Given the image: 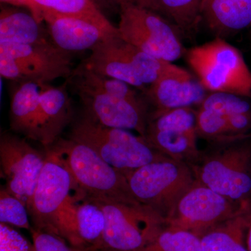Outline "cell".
Wrapping results in <instances>:
<instances>
[{
    "label": "cell",
    "mask_w": 251,
    "mask_h": 251,
    "mask_svg": "<svg viewBox=\"0 0 251 251\" xmlns=\"http://www.w3.org/2000/svg\"><path fill=\"white\" fill-rule=\"evenodd\" d=\"M69 79L83 105L84 113L105 126L135 130L145 138L148 109L138 94L115 95L94 88L75 75Z\"/></svg>",
    "instance_id": "cell-11"
},
{
    "label": "cell",
    "mask_w": 251,
    "mask_h": 251,
    "mask_svg": "<svg viewBox=\"0 0 251 251\" xmlns=\"http://www.w3.org/2000/svg\"><path fill=\"white\" fill-rule=\"evenodd\" d=\"M196 112L191 107L153 114L145 139L157 151L177 161L199 156Z\"/></svg>",
    "instance_id": "cell-13"
},
{
    "label": "cell",
    "mask_w": 251,
    "mask_h": 251,
    "mask_svg": "<svg viewBox=\"0 0 251 251\" xmlns=\"http://www.w3.org/2000/svg\"><path fill=\"white\" fill-rule=\"evenodd\" d=\"M202 21L216 37L251 27V0H202Z\"/></svg>",
    "instance_id": "cell-19"
},
{
    "label": "cell",
    "mask_w": 251,
    "mask_h": 251,
    "mask_svg": "<svg viewBox=\"0 0 251 251\" xmlns=\"http://www.w3.org/2000/svg\"><path fill=\"white\" fill-rule=\"evenodd\" d=\"M105 227V216L100 206L87 196L79 202L75 228L80 249L94 251L99 247Z\"/></svg>",
    "instance_id": "cell-23"
},
{
    "label": "cell",
    "mask_w": 251,
    "mask_h": 251,
    "mask_svg": "<svg viewBox=\"0 0 251 251\" xmlns=\"http://www.w3.org/2000/svg\"><path fill=\"white\" fill-rule=\"evenodd\" d=\"M250 36H251V29H250Z\"/></svg>",
    "instance_id": "cell-34"
},
{
    "label": "cell",
    "mask_w": 251,
    "mask_h": 251,
    "mask_svg": "<svg viewBox=\"0 0 251 251\" xmlns=\"http://www.w3.org/2000/svg\"><path fill=\"white\" fill-rule=\"evenodd\" d=\"M110 1L119 5L120 7L124 5L133 4L143 6L153 11L152 0H110Z\"/></svg>",
    "instance_id": "cell-31"
},
{
    "label": "cell",
    "mask_w": 251,
    "mask_h": 251,
    "mask_svg": "<svg viewBox=\"0 0 251 251\" xmlns=\"http://www.w3.org/2000/svg\"><path fill=\"white\" fill-rule=\"evenodd\" d=\"M169 63L145 53L119 36L97 44L83 64L100 75L144 89L160 77Z\"/></svg>",
    "instance_id": "cell-7"
},
{
    "label": "cell",
    "mask_w": 251,
    "mask_h": 251,
    "mask_svg": "<svg viewBox=\"0 0 251 251\" xmlns=\"http://www.w3.org/2000/svg\"><path fill=\"white\" fill-rule=\"evenodd\" d=\"M46 153L33 148L17 135L2 133L0 138V166L5 188L27 207L46 163Z\"/></svg>",
    "instance_id": "cell-14"
},
{
    "label": "cell",
    "mask_w": 251,
    "mask_h": 251,
    "mask_svg": "<svg viewBox=\"0 0 251 251\" xmlns=\"http://www.w3.org/2000/svg\"><path fill=\"white\" fill-rule=\"evenodd\" d=\"M251 221V206L239 215L208 229L201 236L202 251H249L246 232Z\"/></svg>",
    "instance_id": "cell-21"
},
{
    "label": "cell",
    "mask_w": 251,
    "mask_h": 251,
    "mask_svg": "<svg viewBox=\"0 0 251 251\" xmlns=\"http://www.w3.org/2000/svg\"><path fill=\"white\" fill-rule=\"evenodd\" d=\"M44 46L54 44L47 28L30 12L3 9L0 14V44Z\"/></svg>",
    "instance_id": "cell-20"
},
{
    "label": "cell",
    "mask_w": 251,
    "mask_h": 251,
    "mask_svg": "<svg viewBox=\"0 0 251 251\" xmlns=\"http://www.w3.org/2000/svg\"><path fill=\"white\" fill-rule=\"evenodd\" d=\"M120 37L155 58L173 63L186 52L174 25L152 10L138 5L120 6Z\"/></svg>",
    "instance_id": "cell-8"
},
{
    "label": "cell",
    "mask_w": 251,
    "mask_h": 251,
    "mask_svg": "<svg viewBox=\"0 0 251 251\" xmlns=\"http://www.w3.org/2000/svg\"><path fill=\"white\" fill-rule=\"evenodd\" d=\"M70 53L54 44L44 46L0 44V74L13 82L50 83L72 75Z\"/></svg>",
    "instance_id": "cell-9"
},
{
    "label": "cell",
    "mask_w": 251,
    "mask_h": 251,
    "mask_svg": "<svg viewBox=\"0 0 251 251\" xmlns=\"http://www.w3.org/2000/svg\"><path fill=\"white\" fill-rule=\"evenodd\" d=\"M27 206L19 198L11 194L4 186L0 190V223L27 229H32Z\"/></svg>",
    "instance_id": "cell-26"
},
{
    "label": "cell",
    "mask_w": 251,
    "mask_h": 251,
    "mask_svg": "<svg viewBox=\"0 0 251 251\" xmlns=\"http://www.w3.org/2000/svg\"><path fill=\"white\" fill-rule=\"evenodd\" d=\"M11 90L9 120L11 129L37 141L41 94L49 83L14 82Z\"/></svg>",
    "instance_id": "cell-18"
},
{
    "label": "cell",
    "mask_w": 251,
    "mask_h": 251,
    "mask_svg": "<svg viewBox=\"0 0 251 251\" xmlns=\"http://www.w3.org/2000/svg\"><path fill=\"white\" fill-rule=\"evenodd\" d=\"M200 108L218 112L226 117L240 113H251V105L244 97L225 92H211L206 95Z\"/></svg>",
    "instance_id": "cell-27"
},
{
    "label": "cell",
    "mask_w": 251,
    "mask_h": 251,
    "mask_svg": "<svg viewBox=\"0 0 251 251\" xmlns=\"http://www.w3.org/2000/svg\"><path fill=\"white\" fill-rule=\"evenodd\" d=\"M1 2L14 5V6H24L29 10V12L34 16L35 11L30 0H1Z\"/></svg>",
    "instance_id": "cell-32"
},
{
    "label": "cell",
    "mask_w": 251,
    "mask_h": 251,
    "mask_svg": "<svg viewBox=\"0 0 251 251\" xmlns=\"http://www.w3.org/2000/svg\"><path fill=\"white\" fill-rule=\"evenodd\" d=\"M246 242H247L248 251H251V221L248 227Z\"/></svg>",
    "instance_id": "cell-33"
},
{
    "label": "cell",
    "mask_w": 251,
    "mask_h": 251,
    "mask_svg": "<svg viewBox=\"0 0 251 251\" xmlns=\"http://www.w3.org/2000/svg\"><path fill=\"white\" fill-rule=\"evenodd\" d=\"M186 56L206 91L251 98V70L239 50L224 38L193 47Z\"/></svg>",
    "instance_id": "cell-4"
},
{
    "label": "cell",
    "mask_w": 251,
    "mask_h": 251,
    "mask_svg": "<svg viewBox=\"0 0 251 251\" xmlns=\"http://www.w3.org/2000/svg\"><path fill=\"white\" fill-rule=\"evenodd\" d=\"M90 198L100 206L105 216L103 237L94 251L139 250L152 243L166 227V219L142 203Z\"/></svg>",
    "instance_id": "cell-3"
},
{
    "label": "cell",
    "mask_w": 251,
    "mask_h": 251,
    "mask_svg": "<svg viewBox=\"0 0 251 251\" xmlns=\"http://www.w3.org/2000/svg\"><path fill=\"white\" fill-rule=\"evenodd\" d=\"M135 251H202L201 237L197 234L166 226L149 245Z\"/></svg>",
    "instance_id": "cell-25"
},
{
    "label": "cell",
    "mask_w": 251,
    "mask_h": 251,
    "mask_svg": "<svg viewBox=\"0 0 251 251\" xmlns=\"http://www.w3.org/2000/svg\"><path fill=\"white\" fill-rule=\"evenodd\" d=\"M250 206L249 202H232L196 179L166 219V225L201 237L208 229L239 215Z\"/></svg>",
    "instance_id": "cell-10"
},
{
    "label": "cell",
    "mask_w": 251,
    "mask_h": 251,
    "mask_svg": "<svg viewBox=\"0 0 251 251\" xmlns=\"http://www.w3.org/2000/svg\"><path fill=\"white\" fill-rule=\"evenodd\" d=\"M202 0H152L153 11L171 20L178 30L193 34L202 21Z\"/></svg>",
    "instance_id": "cell-24"
},
{
    "label": "cell",
    "mask_w": 251,
    "mask_h": 251,
    "mask_svg": "<svg viewBox=\"0 0 251 251\" xmlns=\"http://www.w3.org/2000/svg\"><path fill=\"white\" fill-rule=\"evenodd\" d=\"M49 148L57 153L87 196L120 202L140 203L130 191L128 180L85 144L59 138Z\"/></svg>",
    "instance_id": "cell-5"
},
{
    "label": "cell",
    "mask_w": 251,
    "mask_h": 251,
    "mask_svg": "<svg viewBox=\"0 0 251 251\" xmlns=\"http://www.w3.org/2000/svg\"><path fill=\"white\" fill-rule=\"evenodd\" d=\"M0 251H36L24 236L12 226L0 224Z\"/></svg>",
    "instance_id": "cell-30"
},
{
    "label": "cell",
    "mask_w": 251,
    "mask_h": 251,
    "mask_svg": "<svg viewBox=\"0 0 251 251\" xmlns=\"http://www.w3.org/2000/svg\"><path fill=\"white\" fill-rule=\"evenodd\" d=\"M72 117V103L67 84L59 87L49 84L41 97L37 141L45 148L53 145Z\"/></svg>",
    "instance_id": "cell-17"
},
{
    "label": "cell",
    "mask_w": 251,
    "mask_h": 251,
    "mask_svg": "<svg viewBox=\"0 0 251 251\" xmlns=\"http://www.w3.org/2000/svg\"><path fill=\"white\" fill-rule=\"evenodd\" d=\"M196 122L198 135L216 139L224 137L232 139L241 138L230 134L227 117L218 112L199 108L196 112Z\"/></svg>",
    "instance_id": "cell-28"
},
{
    "label": "cell",
    "mask_w": 251,
    "mask_h": 251,
    "mask_svg": "<svg viewBox=\"0 0 251 251\" xmlns=\"http://www.w3.org/2000/svg\"><path fill=\"white\" fill-rule=\"evenodd\" d=\"M125 175L135 200L152 208L166 221L196 179L184 161L170 157Z\"/></svg>",
    "instance_id": "cell-6"
},
{
    "label": "cell",
    "mask_w": 251,
    "mask_h": 251,
    "mask_svg": "<svg viewBox=\"0 0 251 251\" xmlns=\"http://www.w3.org/2000/svg\"><path fill=\"white\" fill-rule=\"evenodd\" d=\"M42 17L52 43L69 53L92 50L101 41L120 36V33L114 34L84 18L61 16L49 11L42 12Z\"/></svg>",
    "instance_id": "cell-16"
},
{
    "label": "cell",
    "mask_w": 251,
    "mask_h": 251,
    "mask_svg": "<svg viewBox=\"0 0 251 251\" xmlns=\"http://www.w3.org/2000/svg\"><path fill=\"white\" fill-rule=\"evenodd\" d=\"M206 90L186 69L169 63L160 77L147 90L150 101L156 107L154 114L201 105Z\"/></svg>",
    "instance_id": "cell-15"
},
{
    "label": "cell",
    "mask_w": 251,
    "mask_h": 251,
    "mask_svg": "<svg viewBox=\"0 0 251 251\" xmlns=\"http://www.w3.org/2000/svg\"><path fill=\"white\" fill-rule=\"evenodd\" d=\"M36 251H87L70 245L62 237L32 227L30 231Z\"/></svg>",
    "instance_id": "cell-29"
},
{
    "label": "cell",
    "mask_w": 251,
    "mask_h": 251,
    "mask_svg": "<svg viewBox=\"0 0 251 251\" xmlns=\"http://www.w3.org/2000/svg\"><path fill=\"white\" fill-rule=\"evenodd\" d=\"M46 163L27 209L34 228L55 234L79 248L75 228L77 205L87 196L52 148H46Z\"/></svg>",
    "instance_id": "cell-1"
},
{
    "label": "cell",
    "mask_w": 251,
    "mask_h": 251,
    "mask_svg": "<svg viewBox=\"0 0 251 251\" xmlns=\"http://www.w3.org/2000/svg\"><path fill=\"white\" fill-rule=\"evenodd\" d=\"M69 138L85 144L124 175L168 158L143 137L128 130L105 126L85 113L73 126Z\"/></svg>",
    "instance_id": "cell-2"
},
{
    "label": "cell",
    "mask_w": 251,
    "mask_h": 251,
    "mask_svg": "<svg viewBox=\"0 0 251 251\" xmlns=\"http://www.w3.org/2000/svg\"><path fill=\"white\" fill-rule=\"evenodd\" d=\"M34 6V17L43 21L42 12L49 11L61 16L84 18L97 23L103 29L114 34H119L115 27L104 16L93 0H30Z\"/></svg>",
    "instance_id": "cell-22"
},
{
    "label": "cell",
    "mask_w": 251,
    "mask_h": 251,
    "mask_svg": "<svg viewBox=\"0 0 251 251\" xmlns=\"http://www.w3.org/2000/svg\"><path fill=\"white\" fill-rule=\"evenodd\" d=\"M202 184L237 204L251 195V145H234L209 157L196 171Z\"/></svg>",
    "instance_id": "cell-12"
}]
</instances>
